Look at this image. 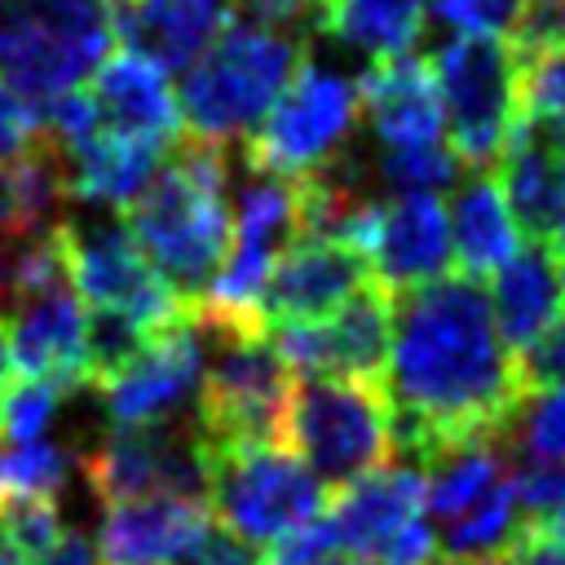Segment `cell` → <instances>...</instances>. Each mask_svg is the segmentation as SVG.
Here are the masks:
<instances>
[{
    "label": "cell",
    "mask_w": 565,
    "mask_h": 565,
    "mask_svg": "<svg viewBox=\"0 0 565 565\" xmlns=\"http://www.w3.org/2000/svg\"><path fill=\"white\" fill-rule=\"evenodd\" d=\"M380 388L393 411V450L419 468L446 450L499 441L521 384L477 278L446 274L393 296Z\"/></svg>",
    "instance_id": "1"
},
{
    "label": "cell",
    "mask_w": 565,
    "mask_h": 565,
    "mask_svg": "<svg viewBox=\"0 0 565 565\" xmlns=\"http://www.w3.org/2000/svg\"><path fill=\"white\" fill-rule=\"evenodd\" d=\"M490 313L512 362L556 322L565 309V252L521 243V252L490 278Z\"/></svg>",
    "instance_id": "22"
},
{
    "label": "cell",
    "mask_w": 565,
    "mask_h": 565,
    "mask_svg": "<svg viewBox=\"0 0 565 565\" xmlns=\"http://www.w3.org/2000/svg\"><path fill=\"white\" fill-rule=\"evenodd\" d=\"M318 26L375 62L411 53L424 31V0H313Z\"/></svg>",
    "instance_id": "27"
},
{
    "label": "cell",
    "mask_w": 565,
    "mask_h": 565,
    "mask_svg": "<svg viewBox=\"0 0 565 565\" xmlns=\"http://www.w3.org/2000/svg\"><path fill=\"white\" fill-rule=\"evenodd\" d=\"M199 455L212 521L247 547H269L274 539L318 521L331 503V490L278 441L199 446Z\"/></svg>",
    "instance_id": "7"
},
{
    "label": "cell",
    "mask_w": 565,
    "mask_h": 565,
    "mask_svg": "<svg viewBox=\"0 0 565 565\" xmlns=\"http://www.w3.org/2000/svg\"><path fill=\"white\" fill-rule=\"evenodd\" d=\"M57 238L71 287L88 313L128 318L150 335L185 313V300L150 269L124 221H62Z\"/></svg>",
    "instance_id": "10"
},
{
    "label": "cell",
    "mask_w": 565,
    "mask_h": 565,
    "mask_svg": "<svg viewBox=\"0 0 565 565\" xmlns=\"http://www.w3.org/2000/svg\"><path fill=\"white\" fill-rule=\"evenodd\" d=\"M322 565H366V561H353V556H331V561H322Z\"/></svg>",
    "instance_id": "46"
},
{
    "label": "cell",
    "mask_w": 565,
    "mask_h": 565,
    "mask_svg": "<svg viewBox=\"0 0 565 565\" xmlns=\"http://www.w3.org/2000/svg\"><path fill=\"white\" fill-rule=\"evenodd\" d=\"M44 137H49L44 115L0 79V159H18L31 146H40Z\"/></svg>",
    "instance_id": "38"
},
{
    "label": "cell",
    "mask_w": 565,
    "mask_h": 565,
    "mask_svg": "<svg viewBox=\"0 0 565 565\" xmlns=\"http://www.w3.org/2000/svg\"><path fill=\"white\" fill-rule=\"evenodd\" d=\"M508 44H512L516 57L565 44V0H530L525 18H521V26H516V35Z\"/></svg>",
    "instance_id": "39"
},
{
    "label": "cell",
    "mask_w": 565,
    "mask_h": 565,
    "mask_svg": "<svg viewBox=\"0 0 565 565\" xmlns=\"http://www.w3.org/2000/svg\"><path fill=\"white\" fill-rule=\"evenodd\" d=\"M305 35L269 31L256 22H230L221 40L181 79L177 110L190 128L185 137L221 150L247 141L305 66Z\"/></svg>",
    "instance_id": "3"
},
{
    "label": "cell",
    "mask_w": 565,
    "mask_h": 565,
    "mask_svg": "<svg viewBox=\"0 0 565 565\" xmlns=\"http://www.w3.org/2000/svg\"><path fill=\"white\" fill-rule=\"evenodd\" d=\"M530 0H424L441 26L477 40H512Z\"/></svg>",
    "instance_id": "34"
},
{
    "label": "cell",
    "mask_w": 565,
    "mask_h": 565,
    "mask_svg": "<svg viewBox=\"0 0 565 565\" xmlns=\"http://www.w3.org/2000/svg\"><path fill=\"white\" fill-rule=\"evenodd\" d=\"M203 380V340L181 313L163 331H154L128 366H119L106 384H97L106 419L115 428H159L168 424L185 402H194Z\"/></svg>",
    "instance_id": "14"
},
{
    "label": "cell",
    "mask_w": 565,
    "mask_h": 565,
    "mask_svg": "<svg viewBox=\"0 0 565 565\" xmlns=\"http://www.w3.org/2000/svg\"><path fill=\"white\" fill-rule=\"evenodd\" d=\"M499 441L512 459H525V468H561L565 463V384L521 393Z\"/></svg>",
    "instance_id": "30"
},
{
    "label": "cell",
    "mask_w": 565,
    "mask_h": 565,
    "mask_svg": "<svg viewBox=\"0 0 565 565\" xmlns=\"http://www.w3.org/2000/svg\"><path fill=\"white\" fill-rule=\"evenodd\" d=\"M446 225H450V260L459 265L463 278H486V274L494 278L521 252V230L508 212L494 172H472L455 185Z\"/></svg>",
    "instance_id": "24"
},
{
    "label": "cell",
    "mask_w": 565,
    "mask_h": 565,
    "mask_svg": "<svg viewBox=\"0 0 565 565\" xmlns=\"http://www.w3.org/2000/svg\"><path fill=\"white\" fill-rule=\"evenodd\" d=\"M441 119L450 124V154L472 172H490L516 124V57L508 40L455 35L433 57Z\"/></svg>",
    "instance_id": "9"
},
{
    "label": "cell",
    "mask_w": 565,
    "mask_h": 565,
    "mask_svg": "<svg viewBox=\"0 0 565 565\" xmlns=\"http://www.w3.org/2000/svg\"><path fill=\"white\" fill-rule=\"evenodd\" d=\"M31 565H97V547L84 530H62L57 543L44 556H35Z\"/></svg>",
    "instance_id": "42"
},
{
    "label": "cell",
    "mask_w": 565,
    "mask_h": 565,
    "mask_svg": "<svg viewBox=\"0 0 565 565\" xmlns=\"http://www.w3.org/2000/svg\"><path fill=\"white\" fill-rule=\"evenodd\" d=\"M428 477L419 463H384L327 503L335 547L366 565H433L437 534L424 516Z\"/></svg>",
    "instance_id": "11"
},
{
    "label": "cell",
    "mask_w": 565,
    "mask_h": 565,
    "mask_svg": "<svg viewBox=\"0 0 565 565\" xmlns=\"http://www.w3.org/2000/svg\"><path fill=\"white\" fill-rule=\"evenodd\" d=\"M516 472L512 455L503 450V441H472V446H459V450H446L437 455L424 477H428V490H424V512H433L441 525L463 516L468 508H477L494 486H503L508 477Z\"/></svg>",
    "instance_id": "28"
},
{
    "label": "cell",
    "mask_w": 565,
    "mask_h": 565,
    "mask_svg": "<svg viewBox=\"0 0 565 565\" xmlns=\"http://www.w3.org/2000/svg\"><path fill=\"white\" fill-rule=\"evenodd\" d=\"M331 552H335V534H331L327 512H322L318 521L274 539L269 547H260L256 565H322V561H331Z\"/></svg>",
    "instance_id": "37"
},
{
    "label": "cell",
    "mask_w": 565,
    "mask_h": 565,
    "mask_svg": "<svg viewBox=\"0 0 565 565\" xmlns=\"http://www.w3.org/2000/svg\"><path fill=\"white\" fill-rule=\"evenodd\" d=\"M534 132H539V137H543V141L565 159V128H534Z\"/></svg>",
    "instance_id": "44"
},
{
    "label": "cell",
    "mask_w": 565,
    "mask_h": 565,
    "mask_svg": "<svg viewBox=\"0 0 565 565\" xmlns=\"http://www.w3.org/2000/svg\"><path fill=\"white\" fill-rule=\"evenodd\" d=\"M177 565H256V547H247L243 539H234L230 530H221V525L212 521L207 534H203Z\"/></svg>",
    "instance_id": "41"
},
{
    "label": "cell",
    "mask_w": 565,
    "mask_h": 565,
    "mask_svg": "<svg viewBox=\"0 0 565 565\" xmlns=\"http://www.w3.org/2000/svg\"><path fill=\"white\" fill-rule=\"evenodd\" d=\"M0 565H26V561H22L13 547H4V539H0Z\"/></svg>",
    "instance_id": "45"
},
{
    "label": "cell",
    "mask_w": 565,
    "mask_h": 565,
    "mask_svg": "<svg viewBox=\"0 0 565 565\" xmlns=\"http://www.w3.org/2000/svg\"><path fill=\"white\" fill-rule=\"evenodd\" d=\"M516 119L530 128H565V44L516 57Z\"/></svg>",
    "instance_id": "31"
},
{
    "label": "cell",
    "mask_w": 565,
    "mask_h": 565,
    "mask_svg": "<svg viewBox=\"0 0 565 565\" xmlns=\"http://www.w3.org/2000/svg\"><path fill=\"white\" fill-rule=\"evenodd\" d=\"M388 335H393V296L380 282H366L335 313H327L318 322L274 327L269 344L300 375H335V380L380 384L384 358H388Z\"/></svg>",
    "instance_id": "13"
},
{
    "label": "cell",
    "mask_w": 565,
    "mask_h": 565,
    "mask_svg": "<svg viewBox=\"0 0 565 565\" xmlns=\"http://www.w3.org/2000/svg\"><path fill=\"white\" fill-rule=\"evenodd\" d=\"M494 177L516 230H525L530 243L565 252V159L525 119L512 124Z\"/></svg>",
    "instance_id": "23"
},
{
    "label": "cell",
    "mask_w": 565,
    "mask_h": 565,
    "mask_svg": "<svg viewBox=\"0 0 565 565\" xmlns=\"http://www.w3.org/2000/svg\"><path fill=\"white\" fill-rule=\"evenodd\" d=\"M124 230L150 269L194 305L216 282L230 252V154L181 137L154 181L124 207Z\"/></svg>",
    "instance_id": "2"
},
{
    "label": "cell",
    "mask_w": 565,
    "mask_h": 565,
    "mask_svg": "<svg viewBox=\"0 0 565 565\" xmlns=\"http://www.w3.org/2000/svg\"><path fill=\"white\" fill-rule=\"evenodd\" d=\"M84 93L97 106V124L110 132H128L141 141H159V146H177L181 141V110H177V93L168 84V75L159 66H150L146 57L115 49L88 79Z\"/></svg>",
    "instance_id": "21"
},
{
    "label": "cell",
    "mask_w": 565,
    "mask_h": 565,
    "mask_svg": "<svg viewBox=\"0 0 565 565\" xmlns=\"http://www.w3.org/2000/svg\"><path fill=\"white\" fill-rule=\"evenodd\" d=\"M71 472H79V455L57 441H0V508L53 503Z\"/></svg>",
    "instance_id": "29"
},
{
    "label": "cell",
    "mask_w": 565,
    "mask_h": 565,
    "mask_svg": "<svg viewBox=\"0 0 565 565\" xmlns=\"http://www.w3.org/2000/svg\"><path fill=\"white\" fill-rule=\"evenodd\" d=\"M13 388V353H9V331H4V313H0V406Z\"/></svg>",
    "instance_id": "43"
},
{
    "label": "cell",
    "mask_w": 565,
    "mask_h": 565,
    "mask_svg": "<svg viewBox=\"0 0 565 565\" xmlns=\"http://www.w3.org/2000/svg\"><path fill=\"white\" fill-rule=\"evenodd\" d=\"M353 88H358V110L366 115L371 132L388 150L441 141L446 119H441V93H437L428 57L402 53V57L371 62Z\"/></svg>",
    "instance_id": "19"
},
{
    "label": "cell",
    "mask_w": 565,
    "mask_h": 565,
    "mask_svg": "<svg viewBox=\"0 0 565 565\" xmlns=\"http://www.w3.org/2000/svg\"><path fill=\"white\" fill-rule=\"evenodd\" d=\"M168 150H172V146L97 128V132L84 137L79 146L62 150L71 199L106 203V207H128V203L154 181V172H159V163L168 159Z\"/></svg>",
    "instance_id": "25"
},
{
    "label": "cell",
    "mask_w": 565,
    "mask_h": 565,
    "mask_svg": "<svg viewBox=\"0 0 565 565\" xmlns=\"http://www.w3.org/2000/svg\"><path fill=\"white\" fill-rule=\"evenodd\" d=\"M433 565H481V561H433Z\"/></svg>",
    "instance_id": "47"
},
{
    "label": "cell",
    "mask_w": 565,
    "mask_h": 565,
    "mask_svg": "<svg viewBox=\"0 0 565 565\" xmlns=\"http://www.w3.org/2000/svg\"><path fill=\"white\" fill-rule=\"evenodd\" d=\"M62 402H66V388L49 380H13L0 406V441H44Z\"/></svg>",
    "instance_id": "33"
},
{
    "label": "cell",
    "mask_w": 565,
    "mask_h": 565,
    "mask_svg": "<svg viewBox=\"0 0 565 565\" xmlns=\"http://www.w3.org/2000/svg\"><path fill=\"white\" fill-rule=\"evenodd\" d=\"M358 88L344 75H331L322 66H300L287 93L269 106V115L256 124V132L243 141L247 172L305 181L335 159H344V146L358 128Z\"/></svg>",
    "instance_id": "8"
},
{
    "label": "cell",
    "mask_w": 565,
    "mask_h": 565,
    "mask_svg": "<svg viewBox=\"0 0 565 565\" xmlns=\"http://www.w3.org/2000/svg\"><path fill=\"white\" fill-rule=\"evenodd\" d=\"M66 199V159L49 137L18 159H0V243L53 234Z\"/></svg>",
    "instance_id": "26"
},
{
    "label": "cell",
    "mask_w": 565,
    "mask_h": 565,
    "mask_svg": "<svg viewBox=\"0 0 565 565\" xmlns=\"http://www.w3.org/2000/svg\"><path fill=\"white\" fill-rule=\"evenodd\" d=\"M516 384H521V393L561 388V384H565V309H561L556 322L516 358Z\"/></svg>",
    "instance_id": "36"
},
{
    "label": "cell",
    "mask_w": 565,
    "mask_h": 565,
    "mask_svg": "<svg viewBox=\"0 0 565 565\" xmlns=\"http://www.w3.org/2000/svg\"><path fill=\"white\" fill-rule=\"evenodd\" d=\"M362 260L371 269V282H380L388 296L446 278L450 274L446 203L437 194H393L384 203L375 199Z\"/></svg>",
    "instance_id": "15"
},
{
    "label": "cell",
    "mask_w": 565,
    "mask_h": 565,
    "mask_svg": "<svg viewBox=\"0 0 565 565\" xmlns=\"http://www.w3.org/2000/svg\"><path fill=\"white\" fill-rule=\"evenodd\" d=\"M62 530H66V525H62V516H57V503H9V508H0V539H4V547H13L26 565H31L35 556H44V552L57 543Z\"/></svg>",
    "instance_id": "35"
},
{
    "label": "cell",
    "mask_w": 565,
    "mask_h": 565,
    "mask_svg": "<svg viewBox=\"0 0 565 565\" xmlns=\"http://www.w3.org/2000/svg\"><path fill=\"white\" fill-rule=\"evenodd\" d=\"M455 168H459V159L441 141L380 154V181L397 194H437V190L455 185Z\"/></svg>",
    "instance_id": "32"
},
{
    "label": "cell",
    "mask_w": 565,
    "mask_h": 565,
    "mask_svg": "<svg viewBox=\"0 0 565 565\" xmlns=\"http://www.w3.org/2000/svg\"><path fill=\"white\" fill-rule=\"evenodd\" d=\"M203 340V380L194 393V441L199 446H243L278 441L291 402V366L269 344V331H247L190 309Z\"/></svg>",
    "instance_id": "4"
},
{
    "label": "cell",
    "mask_w": 565,
    "mask_h": 565,
    "mask_svg": "<svg viewBox=\"0 0 565 565\" xmlns=\"http://www.w3.org/2000/svg\"><path fill=\"white\" fill-rule=\"evenodd\" d=\"M212 525V508L194 499H137L102 512L97 561L106 565H177Z\"/></svg>",
    "instance_id": "20"
},
{
    "label": "cell",
    "mask_w": 565,
    "mask_h": 565,
    "mask_svg": "<svg viewBox=\"0 0 565 565\" xmlns=\"http://www.w3.org/2000/svg\"><path fill=\"white\" fill-rule=\"evenodd\" d=\"M115 35L163 75L190 71L230 26L234 0H110Z\"/></svg>",
    "instance_id": "18"
},
{
    "label": "cell",
    "mask_w": 565,
    "mask_h": 565,
    "mask_svg": "<svg viewBox=\"0 0 565 565\" xmlns=\"http://www.w3.org/2000/svg\"><path fill=\"white\" fill-rule=\"evenodd\" d=\"M366 282H371V269L353 247H344L335 238L300 234L274 260L265 287H260V300H256V318L265 331L318 322V318L335 313Z\"/></svg>",
    "instance_id": "16"
},
{
    "label": "cell",
    "mask_w": 565,
    "mask_h": 565,
    "mask_svg": "<svg viewBox=\"0 0 565 565\" xmlns=\"http://www.w3.org/2000/svg\"><path fill=\"white\" fill-rule=\"evenodd\" d=\"M79 472L88 490L106 503H137L154 494L207 503L203 455L190 424H159V428H110L84 459Z\"/></svg>",
    "instance_id": "12"
},
{
    "label": "cell",
    "mask_w": 565,
    "mask_h": 565,
    "mask_svg": "<svg viewBox=\"0 0 565 565\" xmlns=\"http://www.w3.org/2000/svg\"><path fill=\"white\" fill-rule=\"evenodd\" d=\"M13 375L18 380H49L66 393L88 384L84 371V305L71 282L49 287L40 296L18 300L4 313Z\"/></svg>",
    "instance_id": "17"
},
{
    "label": "cell",
    "mask_w": 565,
    "mask_h": 565,
    "mask_svg": "<svg viewBox=\"0 0 565 565\" xmlns=\"http://www.w3.org/2000/svg\"><path fill=\"white\" fill-rule=\"evenodd\" d=\"M110 53V0H0V79L40 115Z\"/></svg>",
    "instance_id": "5"
},
{
    "label": "cell",
    "mask_w": 565,
    "mask_h": 565,
    "mask_svg": "<svg viewBox=\"0 0 565 565\" xmlns=\"http://www.w3.org/2000/svg\"><path fill=\"white\" fill-rule=\"evenodd\" d=\"M282 441L335 494L393 459V411L380 384L305 375L291 384L278 446Z\"/></svg>",
    "instance_id": "6"
},
{
    "label": "cell",
    "mask_w": 565,
    "mask_h": 565,
    "mask_svg": "<svg viewBox=\"0 0 565 565\" xmlns=\"http://www.w3.org/2000/svg\"><path fill=\"white\" fill-rule=\"evenodd\" d=\"M499 565H565V539L552 534L543 521L521 525V534L512 539V547L499 556Z\"/></svg>",
    "instance_id": "40"
}]
</instances>
